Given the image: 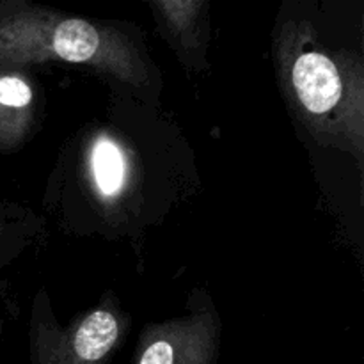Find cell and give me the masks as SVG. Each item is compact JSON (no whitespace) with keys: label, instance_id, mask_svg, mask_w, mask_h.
Returning <instances> with one entry per match:
<instances>
[{"label":"cell","instance_id":"obj_3","mask_svg":"<svg viewBox=\"0 0 364 364\" xmlns=\"http://www.w3.org/2000/svg\"><path fill=\"white\" fill-rule=\"evenodd\" d=\"M215 334L210 318L166 327L144 345L137 364H212Z\"/></svg>","mask_w":364,"mask_h":364},{"label":"cell","instance_id":"obj_2","mask_svg":"<svg viewBox=\"0 0 364 364\" xmlns=\"http://www.w3.org/2000/svg\"><path fill=\"white\" fill-rule=\"evenodd\" d=\"M119 338V323L110 311L85 316L71 333L39 340L38 364H102Z\"/></svg>","mask_w":364,"mask_h":364},{"label":"cell","instance_id":"obj_1","mask_svg":"<svg viewBox=\"0 0 364 364\" xmlns=\"http://www.w3.org/2000/svg\"><path fill=\"white\" fill-rule=\"evenodd\" d=\"M0 59H60L92 64L134 84L142 78L141 60L116 32L78 18H57L39 11L0 13Z\"/></svg>","mask_w":364,"mask_h":364},{"label":"cell","instance_id":"obj_5","mask_svg":"<svg viewBox=\"0 0 364 364\" xmlns=\"http://www.w3.org/2000/svg\"><path fill=\"white\" fill-rule=\"evenodd\" d=\"M91 162L100 191L105 196L117 194L124 181V159L121 149L109 139H100L92 148Z\"/></svg>","mask_w":364,"mask_h":364},{"label":"cell","instance_id":"obj_6","mask_svg":"<svg viewBox=\"0 0 364 364\" xmlns=\"http://www.w3.org/2000/svg\"><path fill=\"white\" fill-rule=\"evenodd\" d=\"M32 91L28 84L13 75L0 77V109L20 110L31 105Z\"/></svg>","mask_w":364,"mask_h":364},{"label":"cell","instance_id":"obj_4","mask_svg":"<svg viewBox=\"0 0 364 364\" xmlns=\"http://www.w3.org/2000/svg\"><path fill=\"white\" fill-rule=\"evenodd\" d=\"M291 82L301 105L313 116H326L343 98V78L326 53L304 52L291 68Z\"/></svg>","mask_w":364,"mask_h":364}]
</instances>
